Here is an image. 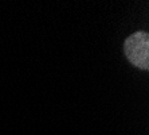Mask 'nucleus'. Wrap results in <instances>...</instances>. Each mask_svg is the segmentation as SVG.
<instances>
[{
    "instance_id": "obj_1",
    "label": "nucleus",
    "mask_w": 149,
    "mask_h": 135,
    "mask_svg": "<svg viewBox=\"0 0 149 135\" xmlns=\"http://www.w3.org/2000/svg\"><path fill=\"white\" fill-rule=\"evenodd\" d=\"M124 50L129 62L140 69H149V35L145 31H137L125 39Z\"/></svg>"
}]
</instances>
